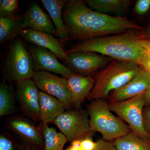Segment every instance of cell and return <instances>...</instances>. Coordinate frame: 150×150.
<instances>
[{
	"mask_svg": "<svg viewBox=\"0 0 150 150\" xmlns=\"http://www.w3.org/2000/svg\"><path fill=\"white\" fill-rule=\"evenodd\" d=\"M67 1L42 0L44 8L48 12L57 33L59 39L62 42L68 40L66 28L63 18V11Z\"/></svg>",
	"mask_w": 150,
	"mask_h": 150,
	"instance_id": "ac0fdd59",
	"label": "cell"
},
{
	"mask_svg": "<svg viewBox=\"0 0 150 150\" xmlns=\"http://www.w3.org/2000/svg\"><path fill=\"white\" fill-rule=\"evenodd\" d=\"M8 126L25 143L31 147L43 150L45 141L43 133L29 120L20 117L11 118L7 122Z\"/></svg>",
	"mask_w": 150,
	"mask_h": 150,
	"instance_id": "4fadbf2b",
	"label": "cell"
},
{
	"mask_svg": "<svg viewBox=\"0 0 150 150\" xmlns=\"http://www.w3.org/2000/svg\"><path fill=\"white\" fill-rule=\"evenodd\" d=\"M95 150H117L114 143L101 139L97 141Z\"/></svg>",
	"mask_w": 150,
	"mask_h": 150,
	"instance_id": "4316f807",
	"label": "cell"
},
{
	"mask_svg": "<svg viewBox=\"0 0 150 150\" xmlns=\"http://www.w3.org/2000/svg\"><path fill=\"white\" fill-rule=\"evenodd\" d=\"M63 18L68 40L83 41L144 29L125 17L111 16L94 11L81 0L67 1Z\"/></svg>",
	"mask_w": 150,
	"mask_h": 150,
	"instance_id": "6da1fadb",
	"label": "cell"
},
{
	"mask_svg": "<svg viewBox=\"0 0 150 150\" xmlns=\"http://www.w3.org/2000/svg\"><path fill=\"white\" fill-rule=\"evenodd\" d=\"M109 105L111 111L126 122L133 133L142 139L150 140L143 121V110L146 105L144 93L126 100L110 102Z\"/></svg>",
	"mask_w": 150,
	"mask_h": 150,
	"instance_id": "8992f818",
	"label": "cell"
},
{
	"mask_svg": "<svg viewBox=\"0 0 150 150\" xmlns=\"http://www.w3.org/2000/svg\"><path fill=\"white\" fill-rule=\"evenodd\" d=\"M86 107L92 131L100 133L103 140L112 142L132 132L127 123L112 113L105 100H92Z\"/></svg>",
	"mask_w": 150,
	"mask_h": 150,
	"instance_id": "277c9868",
	"label": "cell"
},
{
	"mask_svg": "<svg viewBox=\"0 0 150 150\" xmlns=\"http://www.w3.org/2000/svg\"><path fill=\"white\" fill-rule=\"evenodd\" d=\"M81 140H75L71 142L72 146L76 148H81Z\"/></svg>",
	"mask_w": 150,
	"mask_h": 150,
	"instance_id": "d6a6232c",
	"label": "cell"
},
{
	"mask_svg": "<svg viewBox=\"0 0 150 150\" xmlns=\"http://www.w3.org/2000/svg\"><path fill=\"white\" fill-rule=\"evenodd\" d=\"M23 15L0 17V44L4 45L18 36L22 29Z\"/></svg>",
	"mask_w": 150,
	"mask_h": 150,
	"instance_id": "ffe728a7",
	"label": "cell"
},
{
	"mask_svg": "<svg viewBox=\"0 0 150 150\" xmlns=\"http://www.w3.org/2000/svg\"><path fill=\"white\" fill-rule=\"evenodd\" d=\"M40 119L43 125L54 123L67 108L59 100L48 94L39 91Z\"/></svg>",
	"mask_w": 150,
	"mask_h": 150,
	"instance_id": "e0dca14e",
	"label": "cell"
},
{
	"mask_svg": "<svg viewBox=\"0 0 150 150\" xmlns=\"http://www.w3.org/2000/svg\"><path fill=\"white\" fill-rule=\"evenodd\" d=\"M15 109L12 89L3 81L0 86V116L12 114Z\"/></svg>",
	"mask_w": 150,
	"mask_h": 150,
	"instance_id": "603a6c76",
	"label": "cell"
},
{
	"mask_svg": "<svg viewBox=\"0 0 150 150\" xmlns=\"http://www.w3.org/2000/svg\"><path fill=\"white\" fill-rule=\"evenodd\" d=\"M22 27L47 33L58 37L51 19L35 1L30 4L26 12L23 15Z\"/></svg>",
	"mask_w": 150,
	"mask_h": 150,
	"instance_id": "5bb4252c",
	"label": "cell"
},
{
	"mask_svg": "<svg viewBox=\"0 0 150 150\" xmlns=\"http://www.w3.org/2000/svg\"><path fill=\"white\" fill-rule=\"evenodd\" d=\"M97 142H94L91 137L82 140L81 149L82 150H95L96 149Z\"/></svg>",
	"mask_w": 150,
	"mask_h": 150,
	"instance_id": "f1b7e54d",
	"label": "cell"
},
{
	"mask_svg": "<svg viewBox=\"0 0 150 150\" xmlns=\"http://www.w3.org/2000/svg\"><path fill=\"white\" fill-rule=\"evenodd\" d=\"M19 13L18 0L0 1V17L16 16Z\"/></svg>",
	"mask_w": 150,
	"mask_h": 150,
	"instance_id": "cb8c5ba5",
	"label": "cell"
},
{
	"mask_svg": "<svg viewBox=\"0 0 150 150\" xmlns=\"http://www.w3.org/2000/svg\"><path fill=\"white\" fill-rule=\"evenodd\" d=\"M66 64L77 74L89 76L105 68L113 60L112 58L91 51H79L67 54Z\"/></svg>",
	"mask_w": 150,
	"mask_h": 150,
	"instance_id": "9c48e42d",
	"label": "cell"
},
{
	"mask_svg": "<svg viewBox=\"0 0 150 150\" xmlns=\"http://www.w3.org/2000/svg\"><path fill=\"white\" fill-rule=\"evenodd\" d=\"M143 30L127 32L81 41L65 50L66 54L79 51L96 52L113 59L139 63L144 58L140 40L144 38Z\"/></svg>",
	"mask_w": 150,
	"mask_h": 150,
	"instance_id": "7a4b0ae2",
	"label": "cell"
},
{
	"mask_svg": "<svg viewBox=\"0 0 150 150\" xmlns=\"http://www.w3.org/2000/svg\"><path fill=\"white\" fill-rule=\"evenodd\" d=\"M24 150H36L33 149H32V148L28 147V148H26V149H25Z\"/></svg>",
	"mask_w": 150,
	"mask_h": 150,
	"instance_id": "d590c367",
	"label": "cell"
},
{
	"mask_svg": "<svg viewBox=\"0 0 150 150\" xmlns=\"http://www.w3.org/2000/svg\"><path fill=\"white\" fill-rule=\"evenodd\" d=\"M149 139L150 140V134H149Z\"/></svg>",
	"mask_w": 150,
	"mask_h": 150,
	"instance_id": "8d00e7d4",
	"label": "cell"
},
{
	"mask_svg": "<svg viewBox=\"0 0 150 150\" xmlns=\"http://www.w3.org/2000/svg\"><path fill=\"white\" fill-rule=\"evenodd\" d=\"M142 68L137 63L113 59L104 69L95 74L94 86L87 99H106L109 94L129 83Z\"/></svg>",
	"mask_w": 150,
	"mask_h": 150,
	"instance_id": "3957f363",
	"label": "cell"
},
{
	"mask_svg": "<svg viewBox=\"0 0 150 150\" xmlns=\"http://www.w3.org/2000/svg\"><path fill=\"white\" fill-rule=\"evenodd\" d=\"M39 91L32 79L16 82V96L22 111L35 121H40Z\"/></svg>",
	"mask_w": 150,
	"mask_h": 150,
	"instance_id": "30bf717a",
	"label": "cell"
},
{
	"mask_svg": "<svg viewBox=\"0 0 150 150\" xmlns=\"http://www.w3.org/2000/svg\"><path fill=\"white\" fill-rule=\"evenodd\" d=\"M0 150H15L12 141L3 134L0 136Z\"/></svg>",
	"mask_w": 150,
	"mask_h": 150,
	"instance_id": "83f0119b",
	"label": "cell"
},
{
	"mask_svg": "<svg viewBox=\"0 0 150 150\" xmlns=\"http://www.w3.org/2000/svg\"><path fill=\"white\" fill-rule=\"evenodd\" d=\"M95 79L91 76H83L74 73L67 79L74 106L81 109L82 105L87 99L94 86Z\"/></svg>",
	"mask_w": 150,
	"mask_h": 150,
	"instance_id": "2e32d148",
	"label": "cell"
},
{
	"mask_svg": "<svg viewBox=\"0 0 150 150\" xmlns=\"http://www.w3.org/2000/svg\"><path fill=\"white\" fill-rule=\"evenodd\" d=\"M144 96L146 105L148 106L150 104V88L145 93Z\"/></svg>",
	"mask_w": 150,
	"mask_h": 150,
	"instance_id": "1f68e13d",
	"label": "cell"
},
{
	"mask_svg": "<svg viewBox=\"0 0 150 150\" xmlns=\"http://www.w3.org/2000/svg\"><path fill=\"white\" fill-rule=\"evenodd\" d=\"M90 8L100 13L123 16L128 9L131 1L129 0H85Z\"/></svg>",
	"mask_w": 150,
	"mask_h": 150,
	"instance_id": "d6986e66",
	"label": "cell"
},
{
	"mask_svg": "<svg viewBox=\"0 0 150 150\" xmlns=\"http://www.w3.org/2000/svg\"><path fill=\"white\" fill-rule=\"evenodd\" d=\"M150 88V74L142 69L136 76L129 83L110 96V102H118L132 98L146 92Z\"/></svg>",
	"mask_w": 150,
	"mask_h": 150,
	"instance_id": "9a60e30c",
	"label": "cell"
},
{
	"mask_svg": "<svg viewBox=\"0 0 150 150\" xmlns=\"http://www.w3.org/2000/svg\"><path fill=\"white\" fill-rule=\"evenodd\" d=\"M43 135L45 141L43 150H63L68 139L62 132H58L53 127L43 125Z\"/></svg>",
	"mask_w": 150,
	"mask_h": 150,
	"instance_id": "7402d4cb",
	"label": "cell"
},
{
	"mask_svg": "<svg viewBox=\"0 0 150 150\" xmlns=\"http://www.w3.org/2000/svg\"><path fill=\"white\" fill-rule=\"evenodd\" d=\"M139 64L142 69L146 71L150 74V61L148 59L143 58L139 63Z\"/></svg>",
	"mask_w": 150,
	"mask_h": 150,
	"instance_id": "4dcf8cb0",
	"label": "cell"
},
{
	"mask_svg": "<svg viewBox=\"0 0 150 150\" xmlns=\"http://www.w3.org/2000/svg\"><path fill=\"white\" fill-rule=\"evenodd\" d=\"M87 110H68L59 115L54 123L64 135L68 142L82 140L91 137L93 132Z\"/></svg>",
	"mask_w": 150,
	"mask_h": 150,
	"instance_id": "52a82bcc",
	"label": "cell"
},
{
	"mask_svg": "<svg viewBox=\"0 0 150 150\" xmlns=\"http://www.w3.org/2000/svg\"><path fill=\"white\" fill-rule=\"evenodd\" d=\"M19 35L28 43L47 49L65 63L67 62V54L62 42L52 34L30 28H23Z\"/></svg>",
	"mask_w": 150,
	"mask_h": 150,
	"instance_id": "7c38bea8",
	"label": "cell"
},
{
	"mask_svg": "<svg viewBox=\"0 0 150 150\" xmlns=\"http://www.w3.org/2000/svg\"><path fill=\"white\" fill-rule=\"evenodd\" d=\"M145 36H148V37H150V28H148L146 31L144 32Z\"/></svg>",
	"mask_w": 150,
	"mask_h": 150,
	"instance_id": "e575fe53",
	"label": "cell"
},
{
	"mask_svg": "<svg viewBox=\"0 0 150 150\" xmlns=\"http://www.w3.org/2000/svg\"><path fill=\"white\" fill-rule=\"evenodd\" d=\"M33 79L40 91L56 98L69 109L74 106L67 79L46 71H35Z\"/></svg>",
	"mask_w": 150,
	"mask_h": 150,
	"instance_id": "ba28073f",
	"label": "cell"
},
{
	"mask_svg": "<svg viewBox=\"0 0 150 150\" xmlns=\"http://www.w3.org/2000/svg\"><path fill=\"white\" fill-rule=\"evenodd\" d=\"M36 71H46L62 75L68 79L75 73L59 62L58 57L47 49L35 46L30 48Z\"/></svg>",
	"mask_w": 150,
	"mask_h": 150,
	"instance_id": "8fae6325",
	"label": "cell"
},
{
	"mask_svg": "<svg viewBox=\"0 0 150 150\" xmlns=\"http://www.w3.org/2000/svg\"><path fill=\"white\" fill-rule=\"evenodd\" d=\"M113 143L117 150H150V140L142 139L132 131Z\"/></svg>",
	"mask_w": 150,
	"mask_h": 150,
	"instance_id": "44dd1931",
	"label": "cell"
},
{
	"mask_svg": "<svg viewBox=\"0 0 150 150\" xmlns=\"http://www.w3.org/2000/svg\"><path fill=\"white\" fill-rule=\"evenodd\" d=\"M150 8V0H138L135 4L134 10L139 15L146 13Z\"/></svg>",
	"mask_w": 150,
	"mask_h": 150,
	"instance_id": "d4e9b609",
	"label": "cell"
},
{
	"mask_svg": "<svg viewBox=\"0 0 150 150\" xmlns=\"http://www.w3.org/2000/svg\"><path fill=\"white\" fill-rule=\"evenodd\" d=\"M144 108L143 116L144 127L148 134H150V106Z\"/></svg>",
	"mask_w": 150,
	"mask_h": 150,
	"instance_id": "f546056e",
	"label": "cell"
},
{
	"mask_svg": "<svg viewBox=\"0 0 150 150\" xmlns=\"http://www.w3.org/2000/svg\"><path fill=\"white\" fill-rule=\"evenodd\" d=\"M65 150H82L81 148H76L72 146H71L67 148Z\"/></svg>",
	"mask_w": 150,
	"mask_h": 150,
	"instance_id": "836d02e7",
	"label": "cell"
},
{
	"mask_svg": "<svg viewBox=\"0 0 150 150\" xmlns=\"http://www.w3.org/2000/svg\"><path fill=\"white\" fill-rule=\"evenodd\" d=\"M139 43L144 58L150 61V39L146 38H142L140 40Z\"/></svg>",
	"mask_w": 150,
	"mask_h": 150,
	"instance_id": "484cf974",
	"label": "cell"
},
{
	"mask_svg": "<svg viewBox=\"0 0 150 150\" xmlns=\"http://www.w3.org/2000/svg\"><path fill=\"white\" fill-rule=\"evenodd\" d=\"M4 68L7 79L16 82L32 79L36 71L31 54L18 36L8 48Z\"/></svg>",
	"mask_w": 150,
	"mask_h": 150,
	"instance_id": "5b68a950",
	"label": "cell"
}]
</instances>
